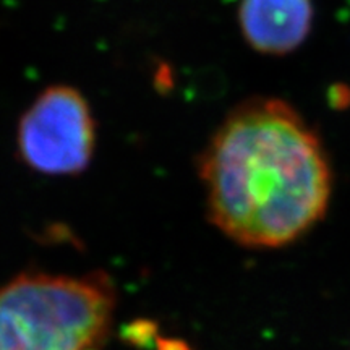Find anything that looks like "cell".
<instances>
[{"mask_svg": "<svg viewBox=\"0 0 350 350\" xmlns=\"http://www.w3.org/2000/svg\"><path fill=\"white\" fill-rule=\"evenodd\" d=\"M208 217L247 248L294 243L325 217L332 191L319 137L286 100L235 106L198 157Z\"/></svg>", "mask_w": 350, "mask_h": 350, "instance_id": "cell-1", "label": "cell"}, {"mask_svg": "<svg viewBox=\"0 0 350 350\" xmlns=\"http://www.w3.org/2000/svg\"><path fill=\"white\" fill-rule=\"evenodd\" d=\"M116 308L106 273H23L0 286V350H98Z\"/></svg>", "mask_w": 350, "mask_h": 350, "instance_id": "cell-2", "label": "cell"}, {"mask_svg": "<svg viewBox=\"0 0 350 350\" xmlns=\"http://www.w3.org/2000/svg\"><path fill=\"white\" fill-rule=\"evenodd\" d=\"M96 120L81 91L52 85L36 96L16 129V154L26 167L51 177H75L90 167Z\"/></svg>", "mask_w": 350, "mask_h": 350, "instance_id": "cell-3", "label": "cell"}, {"mask_svg": "<svg viewBox=\"0 0 350 350\" xmlns=\"http://www.w3.org/2000/svg\"><path fill=\"white\" fill-rule=\"evenodd\" d=\"M239 26L252 49L266 55H286L299 49L312 33V0H242Z\"/></svg>", "mask_w": 350, "mask_h": 350, "instance_id": "cell-4", "label": "cell"}]
</instances>
